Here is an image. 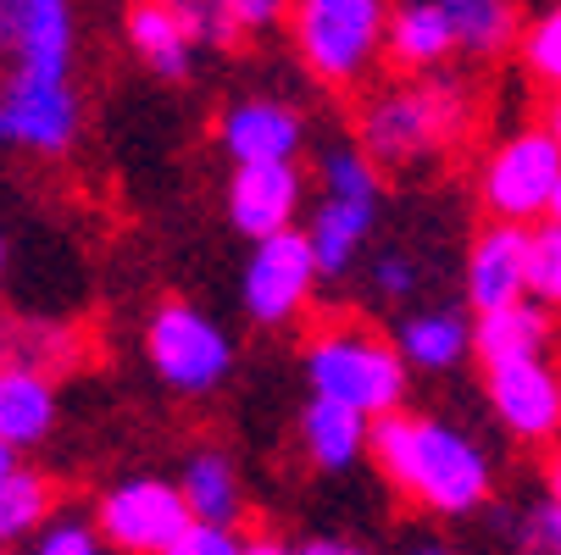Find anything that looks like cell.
Returning <instances> with one entry per match:
<instances>
[{
	"instance_id": "5bb4252c",
	"label": "cell",
	"mask_w": 561,
	"mask_h": 555,
	"mask_svg": "<svg viewBox=\"0 0 561 555\" xmlns=\"http://www.w3.org/2000/svg\"><path fill=\"white\" fill-rule=\"evenodd\" d=\"M528 240H534V228H512V222H490L472 240V256H467V305L478 316L528 300Z\"/></svg>"
},
{
	"instance_id": "4dcf8cb0",
	"label": "cell",
	"mask_w": 561,
	"mask_h": 555,
	"mask_svg": "<svg viewBox=\"0 0 561 555\" xmlns=\"http://www.w3.org/2000/svg\"><path fill=\"white\" fill-rule=\"evenodd\" d=\"M512 533H517V550L523 555H561V506L556 500H539Z\"/></svg>"
},
{
	"instance_id": "3957f363",
	"label": "cell",
	"mask_w": 561,
	"mask_h": 555,
	"mask_svg": "<svg viewBox=\"0 0 561 555\" xmlns=\"http://www.w3.org/2000/svg\"><path fill=\"white\" fill-rule=\"evenodd\" d=\"M306 383H311V401H334V406L362 412L367 423H383L407 401L412 367L378 328L334 323L306 339Z\"/></svg>"
},
{
	"instance_id": "60d3db41",
	"label": "cell",
	"mask_w": 561,
	"mask_h": 555,
	"mask_svg": "<svg viewBox=\"0 0 561 555\" xmlns=\"http://www.w3.org/2000/svg\"><path fill=\"white\" fill-rule=\"evenodd\" d=\"M407 555H450V550H439V544H417V550H407Z\"/></svg>"
},
{
	"instance_id": "83f0119b",
	"label": "cell",
	"mask_w": 561,
	"mask_h": 555,
	"mask_svg": "<svg viewBox=\"0 0 561 555\" xmlns=\"http://www.w3.org/2000/svg\"><path fill=\"white\" fill-rule=\"evenodd\" d=\"M528 300L545 311H561V228L545 222L528 240Z\"/></svg>"
},
{
	"instance_id": "4fadbf2b",
	"label": "cell",
	"mask_w": 561,
	"mask_h": 555,
	"mask_svg": "<svg viewBox=\"0 0 561 555\" xmlns=\"http://www.w3.org/2000/svg\"><path fill=\"white\" fill-rule=\"evenodd\" d=\"M306 211V173L289 167H233L228 178V222L233 233L267 245L278 233H295V217Z\"/></svg>"
},
{
	"instance_id": "7402d4cb",
	"label": "cell",
	"mask_w": 561,
	"mask_h": 555,
	"mask_svg": "<svg viewBox=\"0 0 561 555\" xmlns=\"http://www.w3.org/2000/svg\"><path fill=\"white\" fill-rule=\"evenodd\" d=\"M373 222H378V206H362V200H317V211H311V222H306L317 273H323V278L351 273V262H356V251L367 245Z\"/></svg>"
},
{
	"instance_id": "e0dca14e",
	"label": "cell",
	"mask_w": 561,
	"mask_h": 555,
	"mask_svg": "<svg viewBox=\"0 0 561 555\" xmlns=\"http://www.w3.org/2000/svg\"><path fill=\"white\" fill-rule=\"evenodd\" d=\"M134 56L162 78V84H184L190 67H195V39L184 34L179 7H162V0H145V7H128L123 18Z\"/></svg>"
},
{
	"instance_id": "7a4b0ae2",
	"label": "cell",
	"mask_w": 561,
	"mask_h": 555,
	"mask_svg": "<svg viewBox=\"0 0 561 555\" xmlns=\"http://www.w3.org/2000/svg\"><path fill=\"white\" fill-rule=\"evenodd\" d=\"M478 101L456 72H428L389 84L356 106V150L373 167H412L434 150H450L472 134Z\"/></svg>"
},
{
	"instance_id": "ba28073f",
	"label": "cell",
	"mask_w": 561,
	"mask_h": 555,
	"mask_svg": "<svg viewBox=\"0 0 561 555\" xmlns=\"http://www.w3.org/2000/svg\"><path fill=\"white\" fill-rule=\"evenodd\" d=\"M78 139V90L72 78L0 67V144L34 155H61Z\"/></svg>"
},
{
	"instance_id": "d6986e66",
	"label": "cell",
	"mask_w": 561,
	"mask_h": 555,
	"mask_svg": "<svg viewBox=\"0 0 561 555\" xmlns=\"http://www.w3.org/2000/svg\"><path fill=\"white\" fill-rule=\"evenodd\" d=\"M300 450L317 472H345L362 461V450H373V423L351 406H334V401H306Z\"/></svg>"
},
{
	"instance_id": "f546056e",
	"label": "cell",
	"mask_w": 561,
	"mask_h": 555,
	"mask_svg": "<svg viewBox=\"0 0 561 555\" xmlns=\"http://www.w3.org/2000/svg\"><path fill=\"white\" fill-rule=\"evenodd\" d=\"M179 18H184V34L195 39V50L201 45H233L239 39V23H233L228 0H184Z\"/></svg>"
},
{
	"instance_id": "1f68e13d",
	"label": "cell",
	"mask_w": 561,
	"mask_h": 555,
	"mask_svg": "<svg viewBox=\"0 0 561 555\" xmlns=\"http://www.w3.org/2000/svg\"><path fill=\"white\" fill-rule=\"evenodd\" d=\"M367 278H373V294H378V300H407V294L423 284V267H417L407 251H383Z\"/></svg>"
},
{
	"instance_id": "d4e9b609",
	"label": "cell",
	"mask_w": 561,
	"mask_h": 555,
	"mask_svg": "<svg viewBox=\"0 0 561 555\" xmlns=\"http://www.w3.org/2000/svg\"><path fill=\"white\" fill-rule=\"evenodd\" d=\"M72 361H78V334L56 323H12V367H28L56 383V372H67Z\"/></svg>"
},
{
	"instance_id": "603a6c76",
	"label": "cell",
	"mask_w": 561,
	"mask_h": 555,
	"mask_svg": "<svg viewBox=\"0 0 561 555\" xmlns=\"http://www.w3.org/2000/svg\"><path fill=\"white\" fill-rule=\"evenodd\" d=\"M445 7H450V28H456V56L495 61L523 45L528 18L512 0H445Z\"/></svg>"
},
{
	"instance_id": "7c38bea8",
	"label": "cell",
	"mask_w": 561,
	"mask_h": 555,
	"mask_svg": "<svg viewBox=\"0 0 561 555\" xmlns=\"http://www.w3.org/2000/svg\"><path fill=\"white\" fill-rule=\"evenodd\" d=\"M490 412L523 444H545L561 433V372L550 361H512L484 372Z\"/></svg>"
},
{
	"instance_id": "4316f807",
	"label": "cell",
	"mask_w": 561,
	"mask_h": 555,
	"mask_svg": "<svg viewBox=\"0 0 561 555\" xmlns=\"http://www.w3.org/2000/svg\"><path fill=\"white\" fill-rule=\"evenodd\" d=\"M517 56H523V67L539 78V84L561 90V7H545V12L528 18Z\"/></svg>"
},
{
	"instance_id": "7bdbcfd3",
	"label": "cell",
	"mask_w": 561,
	"mask_h": 555,
	"mask_svg": "<svg viewBox=\"0 0 561 555\" xmlns=\"http://www.w3.org/2000/svg\"><path fill=\"white\" fill-rule=\"evenodd\" d=\"M0 273H7V240H0Z\"/></svg>"
},
{
	"instance_id": "f35d334b",
	"label": "cell",
	"mask_w": 561,
	"mask_h": 555,
	"mask_svg": "<svg viewBox=\"0 0 561 555\" xmlns=\"http://www.w3.org/2000/svg\"><path fill=\"white\" fill-rule=\"evenodd\" d=\"M7 367H12V323L0 316V372H7Z\"/></svg>"
},
{
	"instance_id": "ee69618b",
	"label": "cell",
	"mask_w": 561,
	"mask_h": 555,
	"mask_svg": "<svg viewBox=\"0 0 561 555\" xmlns=\"http://www.w3.org/2000/svg\"><path fill=\"white\" fill-rule=\"evenodd\" d=\"M0 555H12V550H0Z\"/></svg>"
},
{
	"instance_id": "d6a6232c",
	"label": "cell",
	"mask_w": 561,
	"mask_h": 555,
	"mask_svg": "<svg viewBox=\"0 0 561 555\" xmlns=\"http://www.w3.org/2000/svg\"><path fill=\"white\" fill-rule=\"evenodd\" d=\"M245 550H251V539H239V528H206V522H195L173 544V555H245Z\"/></svg>"
},
{
	"instance_id": "f1b7e54d",
	"label": "cell",
	"mask_w": 561,
	"mask_h": 555,
	"mask_svg": "<svg viewBox=\"0 0 561 555\" xmlns=\"http://www.w3.org/2000/svg\"><path fill=\"white\" fill-rule=\"evenodd\" d=\"M28 555H106V539H101L95 517H84V511H56V517L45 522V533L34 539Z\"/></svg>"
},
{
	"instance_id": "cb8c5ba5",
	"label": "cell",
	"mask_w": 561,
	"mask_h": 555,
	"mask_svg": "<svg viewBox=\"0 0 561 555\" xmlns=\"http://www.w3.org/2000/svg\"><path fill=\"white\" fill-rule=\"evenodd\" d=\"M50 517H56L50 478L34 466H18L12 478L0 484V550H12L18 539H39Z\"/></svg>"
},
{
	"instance_id": "9c48e42d",
	"label": "cell",
	"mask_w": 561,
	"mask_h": 555,
	"mask_svg": "<svg viewBox=\"0 0 561 555\" xmlns=\"http://www.w3.org/2000/svg\"><path fill=\"white\" fill-rule=\"evenodd\" d=\"M317 256H311V240L295 228V233H278V240L256 245L251 262H245V284H239V294H245V311L251 323L262 328H284L289 316H300L311 305V289H317Z\"/></svg>"
},
{
	"instance_id": "74e56055",
	"label": "cell",
	"mask_w": 561,
	"mask_h": 555,
	"mask_svg": "<svg viewBox=\"0 0 561 555\" xmlns=\"http://www.w3.org/2000/svg\"><path fill=\"white\" fill-rule=\"evenodd\" d=\"M545 489H550V500L561 506V450L550 455V466H545Z\"/></svg>"
},
{
	"instance_id": "ac0fdd59",
	"label": "cell",
	"mask_w": 561,
	"mask_h": 555,
	"mask_svg": "<svg viewBox=\"0 0 561 555\" xmlns=\"http://www.w3.org/2000/svg\"><path fill=\"white\" fill-rule=\"evenodd\" d=\"M50 433H56V383L28 367H7L0 372V444L34 450Z\"/></svg>"
},
{
	"instance_id": "6da1fadb",
	"label": "cell",
	"mask_w": 561,
	"mask_h": 555,
	"mask_svg": "<svg viewBox=\"0 0 561 555\" xmlns=\"http://www.w3.org/2000/svg\"><path fill=\"white\" fill-rule=\"evenodd\" d=\"M373 461L389 478L394 495H407L412 506L434 517H467L490 500V455L478 450L461 428L417 412H394L373 423Z\"/></svg>"
},
{
	"instance_id": "ffe728a7",
	"label": "cell",
	"mask_w": 561,
	"mask_h": 555,
	"mask_svg": "<svg viewBox=\"0 0 561 555\" xmlns=\"http://www.w3.org/2000/svg\"><path fill=\"white\" fill-rule=\"evenodd\" d=\"M394 350L417 372H450L472 356V323L461 311H412L394 328Z\"/></svg>"
},
{
	"instance_id": "2e32d148",
	"label": "cell",
	"mask_w": 561,
	"mask_h": 555,
	"mask_svg": "<svg viewBox=\"0 0 561 555\" xmlns=\"http://www.w3.org/2000/svg\"><path fill=\"white\" fill-rule=\"evenodd\" d=\"M556 339V323H550V311L539 300H517L506 311H490V316H478L472 323V356L490 367H512V361H550Z\"/></svg>"
},
{
	"instance_id": "5b68a950",
	"label": "cell",
	"mask_w": 561,
	"mask_h": 555,
	"mask_svg": "<svg viewBox=\"0 0 561 555\" xmlns=\"http://www.w3.org/2000/svg\"><path fill=\"white\" fill-rule=\"evenodd\" d=\"M561 184V144L550 128H517L501 144H490L484 167H478V195H484L490 222L512 228H545L550 200Z\"/></svg>"
},
{
	"instance_id": "8992f818",
	"label": "cell",
	"mask_w": 561,
	"mask_h": 555,
	"mask_svg": "<svg viewBox=\"0 0 561 555\" xmlns=\"http://www.w3.org/2000/svg\"><path fill=\"white\" fill-rule=\"evenodd\" d=\"M145 350H150V367L162 372V383L184 394V401H201L233 372V339L190 300H162L150 311Z\"/></svg>"
},
{
	"instance_id": "484cf974",
	"label": "cell",
	"mask_w": 561,
	"mask_h": 555,
	"mask_svg": "<svg viewBox=\"0 0 561 555\" xmlns=\"http://www.w3.org/2000/svg\"><path fill=\"white\" fill-rule=\"evenodd\" d=\"M317 184H323V200H362L378 206V167L356 144H329L323 162H317Z\"/></svg>"
},
{
	"instance_id": "8fae6325",
	"label": "cell",
	"mask_w": 561,
	"mask_h": 555,
	"mask_svg": "<svg viewBox=\"0 0 561 555\" xmlns=\"http://www.w3.org/2000/svg\"><path fill=\"white\" fill-rule=\"evenodd\" d=\"M72 7L67 0H0V61L23 72L72 78Z\"/></svg>"
},
{
	"instance_id": "44dd1931",
	"label": "cell",
	"mask_w": 561,
	"mask_h": 555,
	"mask_svg": "<svg viewBox=\"0 0 561 555\" xmlns=\"http://www.w3.org/2000/svg\"><path fill=\"white\" fill-rule=\"evenodd\" d=\"M179 489L190 500V517L206 528H239V517H245V484L222 450H195L179 472Z\"/></svg>"
},
{
	"instance_id": "30bf717a",
	"label": "cell",
	"mask_w": 561,
	"mask_h": 555,
	"mask_svg": "<svg viewBox=\"0 0 561 555\" xmlns=\"http://www.w3.org/2000/svg\"><path fill=\"white\" fill-rule=\"evenodd\" d=\"M217 144L233 167H289L306 144V117L278 95H239L217 117Z\"/></svg>"
},
{
	"instance_id": "8d00e7d4",
	"label": "cell",
	"mask_w": 561,
	"mask_h": 555,
	"mask_svg": "<svg viewBox=\"0 0 561 555\" xmlns=\"http://www.w3.org/2000/svg\"><path fill=\"white\" fill-rule=\"evenodd\" d=\"M245 555H300V550H289L284 539H267V533H262V539H251V550H245Z\"/></svg>"
},
{
	"instance_id": "e575fe53",
	"label": "cell",
	"mask_w": 561,
	"mask_h": 555,
	"mask_svg": "<svg viewBox=\"0 0 561 555\" xmlns=\"http://www.w3.org/2000/svg\"><path fill=\"white\" fill-rule=\"evenodd\" d=\"M300 555H367V550L351 539H311V544H300Z\"/></svg>"
},
{
	"instance_id": "9a60e30c",
	"label": "cell",
	"mask_w": 561,
	"mask_h": 555,
	"mask_svg": "<svg viewBox=\"0 0 561 555\" xmlns=\"http://www.w3.org/2000/svg\"><path fill=\"white\" fill-rule=\"evenodd\" d=\"M450 56H456V28H450L445 0H407V7H389V61L407 78L445 72Z\"/></svg>"
},
{
	"instance_id": "52a82bcc",
	"label": "cell",
	"mask_w": 561,
	"mask_h": 555,
	"mask_svg": "<svg viewBox=\"0 0 561 555\" xmlns=\"http://www.w3.org/2000/svg\"><path fill=\"white\" fill-rule=\"evenodd\" d=\"M95 528L123 555H173V544L195 528L190 500L173 478H123L95 500Z\"/></svg>"
},
{
	"instance_id": "d590c367",
	"label": "cell",
	"mask_w": 561,
	"mask_h": 555,
	"mask_svg": "<svg viewBox=\"0 0 561 555\" xmlns=\"http://www.w3.org/2000/svg\"><path fill=\"white\" fill-rule=\"evenodd\" d=\"M539 128H550V139L561 144V90H550V101H545V117H539Z\"/></svg>"
},
{
	"instance_id": "ab89813d",
	"label": "cell",
	"mask_w": 561,
	"mask_h": 555,
	"mask_svg": "<svg viewBox=\"0 0 561 555\" xmlns=\"http://www.w3.org/2000/svg\"><path fill=\"white\" fill-rule=\"evenodd\" d=\"M18 466H23V461H18V450H7V444H0V484H7Z\"/></svg>"
},
{
	"instance_id": "836d02e7",
	"label": "cell",
	"mask_w": 561,
	"mask_h": 555,
	"mask_svg": "<svg viewBox=\"0 0 561 555\" xmlns=\"http://www.w3.org/2000/svg\"><path fill=\"white\" fill-rule=\"evenodd\" d=\"M228 7H233V23H239V34H256V28L289 23V7H278V0H228Z\"/></svg>"
},
{
	"instance_id": "b9f144b4",
	"label": "cell",
	"mask_w": 561,
	"mask_h": 555,
	"mask_svg": "<svg viewBox=\"0 0 561 555\" xmlns=\"http://www.w3.org/2000/svg\"><path fill=\"white\" fill-rule=\"evenodd\" d=\"M550 222L561 228V184H556V200H550Z\"/></svg>"
},
{
	"instance_id": "277c9868",
	"label": "cell",
	"mask_w": 561,
	"mask_h": 555,
	"mask_svg": "<svg viewBox=\"0 0 561 555\" xmlns=\"http://www.w3.org/2000/svg\"><path fill=\"white\" fill-rule=\"evenodd\" d=\"M289 39L306 72L329 90H356L389 56V7L378 0H300L289 7Z\"/></svg>"
}]
</instances>
